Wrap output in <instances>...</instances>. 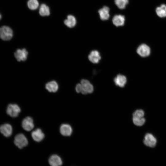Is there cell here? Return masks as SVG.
I'll return each mask as SVG.
<instances>
[{"instance_id":"obj_22","label":"cell","mask_w":166,"mask_h":166,"mask_svg":"<svg viewBox=\"0 0 166 166\" xmlns=\"http://www.w3.org/2000/svg\"><path fill=\"white\" fill-rule=\"evenodd\" d=\"M116 5L120 9H123L125 8L128 2V0H114Z\"/></svg>"},{"instance_id":"obj_25","label":"cell","mask_w":166,"mask_h":166,"mask_svg":"<svg viewBox=\"0 0 166 166\" xmlns=\"http://www.w3.org/2000/svg\"><path fill=\"white\" fill-rule=\"evenodd\" d=\"M75 89L77 93H81L82 91V86L81 84L79 83L77 84L76 87Z\"/></svg>"},{"instance_id":"obj_5","label":"cell","mask_w":166,"mask_h":166,"mask_svg":"<svg viewBox=\"0 0 166 166\" xmlns=\"http://www.w3.org/2000/svg\"><path fill=\"white\" fill-rule=\"evenodd\" d=\"M136 52L138 54L143 57L148 56L150 53V49L146 44H143L140 45L137 48Z\"/></svg>"},{"instance_id":"obj_6","label":"cell","mask_w":166,"mask_h":166,"mask_svg":"<svg viewBox=\"0 0 166 166\" xmlns=\"http://www.w3.org/2000/svg\"><path fill=\"white\" fill-rule=\"evenodd\" d=\"M82 86L81 93L83 94L91 93L93 91V87L89 81L86 79H82L81 81Z\"/></svg>"},{"instance_id":"obj_24","label":"cell","mask_w":166,"mask_h":166,"mask_svg":"<svg viewBox=\"0 0 166 166\" xmlns=\"http://www.w3.org/2000/svg\"><path fill=\"white\" fill-rule=\"evenodd\" d=\"M144 113L141 109H138L135 111L133 114V117L142 118L143 117Z\"/></svg>"},{"instance_id":"obj_14","label":"cell","mask_w":166,"mask_h":166,"mask_svg":"<svg viewBox=\"0 0 166 166\" xmlns=\"http://www.w3.org/2000/svg\"><path fill=\"white\" fill-rule=\"evenodd\" d=\"M89 60L92 63L97 64L101 59V56L99 52L96 50L92 51L88 56Z\"/></svg>"},{"instance_id":"obj_15","label":"cell","mask_w":166,"mask_h":166,"mask_svg":"<svg viewBox=\"0 0 166 166\" xmlns=\"http://www.w3.org/2000/svg\"><path fill=\"white\" fill-rule=\"evenodd\" d=\"M60 132L65 136H69L72 134V129L71 126L67 124H62L60 127Z\"/></svg>"},{"instance_id":"obj_16","label":"cell","mask_w":166,"mask_h":166,"mask_svg":"<svg viewBox=\"0 0 166 166\" xmlns=\"http://www.w3.org/2000/svg\"><path fill=\"white\" fill-rule=\"evenodd\" d=\"M114 81L116 85L123 87L126 83L127 79L124 76L119 74L114 78Z\"/></svg>"},{"instance_id":"obj_18","label":"cell","mask_w":166,"mask_h":166,"mask_svg":"<svg viewBox=\"0 0 166 166\" xmlns=\"http://www.w3.org/2000/svg\"><path fill=\"white\" fill-rule=\"evenodd\" d=\"M45 88L49 92H55L58 89V85L56 82L52 81L46 84Z\"/></svg>"},{"instance_id":"obj_23","label":"cell","mask_w":166,"mask_h":166,"mask_svg":"<svg viewBox=\"0 0 166 166\" xmlns=\"http://www.w3.org/2000/svg\"><path fill=\"white\" fill-rule=\"evenodd\" d=\"M132 120L134 124L138 126L143 125L145 121V119L144 117L142 118L133 117Z\"/></svg>"},{"instance_id":"obj_21","label":"cell","mask_w":166,"mask_h":166,"mask_svg":"<svg viewBox=\"0 0 166 166\" xmlns=\"http://www.w3.org/2000/svg\"><path fill=\"white\" fill-rule=\"evenodd\" d=\"M27 6L30 10H36L38 7L39 3L38 0H29L27 3Z\"/></svg>"},{"instance_id":"obj_7","label":"cell","mask_w":166,"mask_h":166,"mask_svg":"<svg viewBox=\"0 0 166 166\" xmlns=\"http://www.w3.org/2000/svg\"><path fill=\"white\" fill-rule=\"evenodd\" d=\"M22 126L23 128L26 131H29L32 130L34 126L32 118L28 117L24 118L22 121Z\"/></svg>"},{"instance_id":"obj_11","label":"cell","mask_w":166,"mask_h":166,"mask_svg":"<svg viewBox=\"0 0 166 166\" xmlns=\"http://www.w3.org/2000/svg\"><path fill=\"white\" fill-rule=\"evenodd\" d=\"M31 136L33 139L37 142L41 141L45 137L44 133L41 129L39 128L33 131L31 133Z\"/></svg>"},{"instance_id":"obj_2","label":"cell","mask_w":166,"mask_h":166,"mask_svg":"<svg viewBox=\"0 0 166 166\" xmlns=\"http://www.w3.org/2000/svg\"><path fill=\"white\" fill-rule=\"evenodd\" d=\"M14 142L15 144L20 149H22L28 144L27 138L22 133H19L15 136Z\"/></svg>"},{"instance_id":"obj_13","label":"cell","mask_w":166,"mask_h":166,"mask_svg":"<svg viewBox=\"0 0 166 166\" xmlns=\"http://www.w3.org/2000/svg\"><path fill=\"white\" fill-rule=\"evenodd\" d=\"M109 9L106 6H104L98 11L101 19L103 21L106 20L109 18Z\"/></svg>"},{"instance_id":"obj_1","label":"cell","mask_w":166,"mask_h":166,"mask_svg":"<svg viewBox=\"0 0 166 166\" xmlns=\"http://www.w3.org/2000/svg\"><path fill=\"white\" fill-rule=\"evenodd\" d=\"M13 36L12 30L7 26H3L0 29L1 38L4 41H8L11 39Z\"/></svg>"},{"instance_id":"obj_8","label":"cell","mask_w":166,"mask_h":166,"mask_svg":"<svg viewBox=\"0 0 166 166\" xmlns=\"http://www.w3.org/2000/svg\"><path fill=\"white\" fill-rule=\"evenodd\" d=\"M28 54V52L25 49H18L14 53L15 58L19 61L26 60Z\"/></svg>"},{"instance_id":"obj_9","label":"cell","mask_w":166,"mask_h":166,"mask_svg":"<svg viewBox=\"0 0 166 166\" xmlns=\"http://www.w3.org/2000/svg\"><path fill=\"white\" fill-rule=\"evenodd\" d=\"M48 161L51 166H61L62 164L61 159L56 154L51 155L49 158Z\"/></svg>"},{"instance_id":"obj_12","label":"cell","mask_w":166,"mask_h":166,"mask_svg":"<svg viewBox=\"0 0 166 166\" xmlns=\"http://www.w3.org/2000/svg\"><path fill=\"white\" fill-rule=\"evenodd\" d=\"M125 21V17L121 15H115L112 19V22L114 25L117 27L123 26Z\"/></svg>"},{"instance_id":"obj_4","label":"cell","mask_w":166,"mask_h":166,"mask_svg":"<svg viewBox=\"0 0 166 166\" xmlns=\"http://www.w3.org/2000/svg\"><path fill=\"white\" fill-rule=\"evenodd\" d=\"M143 142L145 145L151 148H153L156 144L157 140L152 134L147 133L145 136Z\"/></svg>"},{"instance_id":"obj_10","label":"cell","mask_w":166,"mask_h":166,"mask_svg":"<svg viewBox=\"0 0 166 166\" xmlns=\"http://www.w3.org/2000/svg\"><path fill=\"white\" fill-rule=\"evenodd\" d=\"M1 132L5 137L10 136L12 133V128L10 124L6 123L0 126Z\"/></svg>"},{"instance_id":"obj_20","label":"cell","mask_w":166,"mask_h":166,"mask_svg":"<svg viewBox=\"0 0 166 166\" xmlns=\"http://www.w3.org/2000/svg\"><path fill=\"white\" fill-rule=\"evenodd\" d=\"M39 13L42 16H48L50 14L49 7L45 4H42L40 6Z\"/></svg>"},{"instance_id":"obj_19","label":"cell","mask_w":166,"mask_h":166,"mask_svg":"<svg viewBox=\"0 0 166 166\" xmlns=\"http://www.w3.org/2000/svg\"><path fill=\"white\" fill-rule=\"evenodd\" d=\"M157 15L160 18L166 17V5L164 4L161 5L157 7L156 9Z\"/></svg>"},{"instance_id":"obj_17","label":"cell","mask_w":166,"mask_h":166,"mask_svg":"<svg viewBox=\"0 0 166 166\" xmlns=\"http://www.w3.org/2000/svg\"><path fill=\"white\" fill-rule=\"evenodd\" d=\"M77 23L75 18L73 15H69L67 17V19L64 21L65 25L69 28H72L75 26Z\"/></svg>"},{"instance_id":"obj_3","label":"cell","mask_w":166,"mask_h":166,"mask_svg":"<svg viewBox=\"0 0 166 166\" xmlns=\"http://www.w3.org/2000/svg\"><path fill=\"white\" fill-rule=\"evenodd\" d=\"M21 111L20 107L16 104H10L6 109V113L13 117H17Z\"/></svg>"}]
</instances>
